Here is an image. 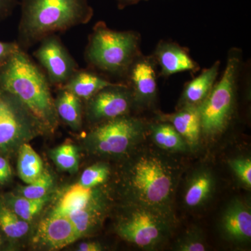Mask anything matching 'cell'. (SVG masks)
I'll use <instances>...</instances> for the list:
<instances>
[{
    "label": "cell",
    "mask_w": 251,
    "mask_h": 251,
    "mask_svg": "<svg viewBox=\"0 0 251 251\" xmlns=\"http://www.w3.org/2000/svg\"><path fill=\"white\" fill-rule=\"evenodd\" d=\"M0 88L16 97L36 117L44 131L58 125L54 98L45 73L20 49L0 68Z\"/></svg>",
    "instance_id": "obj_2"
},
{
    "label": "cell",
    "mask_w": 251,
    "mask_h": 251,
    "mask_svg": "<svg viewBox=\"0 0 251 251\" xmlns=\"http://www.w3.org/2000/svg\"><path fill=\"white\" fill-rule=\"evenodd\" d=\"M156 64L152 55L140 53L132 63L125 77L133 94V103L148 107L157 95Z\"/></svg>",
    "instance_id": "obj_11"
},
{
    "label": "cell",
    "mask_w": 251,
    "mask_h": 251,
    "mask_svg": "<svg viewBox=\"0 0 251 251\" xmlns=\"http://www.w3.org/2000/svg\"><path fill=\"white\" fill-rule=\"evenodd\" d=\"M18 171L21 179L30 184L44 171V164L40 156L27 143L18 149Z\"/></svg>",
    "instance_id": "obj_20"
},
{
    "label": "cell",
    "mask_w": 251,
    "mask_h": 251,
    "mask_svg": "<svg viewBox=\"0 0 251 251\" xmlns=\"http://www.w3.org/2000/svg\"><path fill=\"white\" fill-rule=\"evenodd\" d=\"M18 0H0V22L7 19L19 6Z\"/></svg>",
    "instance_id": "obj_32"
},
{
    "label": "cell",
    "mask_w": 251,
    "mask_h": 251,
    "mask_svg": "<svg viewBox=\"0 0 251 251\" xmlns=\"http://www.w3.org/2000/svg\"><path fill=\"white\" fill-rule=\"evenodd\" d=\"M48 201L47 196L39 199L11 196L8 199L7 206L20 218L29 222L40 212Z\"/></svg>",
    "instance_id": "obj_23"
},
{
    "label": "cell",
    "mask_w": 251,
    "mask_h": 251,
    "mask_svg": "<svg viewBox=\"0 0 251 251\" xmlns=\"http://www.w3.org/2000/svg\"><path fill=\"white\" fill-rule=\"evenodd\" d=\"M214 179L209 172L202 171L193 176L185 193L186 205L196 207L203 204L212 192Z\"/></svg>",
    "instance_id": "obj_22"
},
{
    "label": "cell",
    "mask_w": 251,
    "mask_h": 251,
    "mask_svg": "<svg viewBox=\"0 0 251 251\" xmlns=\"http://www.w3.org/2000/svg\"><path fill=\"white\" fill-rule=\"evenodd\" d=\"M168 229L164 211L138 204L120 221L117 232L138 247L150 249L165 239Z\"/></svg>",
    "instance_id": "obj_8"
},
{
    "label": "cell",
    "mask_w": 251,
    "mask_h": 251,
    "mask_svg": "<svg viewBox=\"0 0 251 251\" xmlns=\"http://www.w3.org/2000/svg\"><path fill=\"white\" fill-rule=\"evenodd\" d=\"M21 49L15 41H0V68L3 67L13 54Z\"/></svg>",
    "instance_id": "obj_31"
},
{
    "label": "cell",
    "mask_w": 251,
    "mask_h": 251,
    "mask_svg": "<svg viewBox=\"0 0 251 251\" xmlns=\"http://www.w3.org/2000/svg\"><path fill=\"white\" fill-rule=\"evenodd\" d=\"M117 8L119 9H124L128 6H133L140 3V1H148V0H115Z\"/></svg>",
    "instance_id": "obj_35"
},
{
    "label": "cell",
    "mask_w": 251,
    "mask_h": 251,
    "mask_svg": "<svg viewBox=\"0 0 251 251\" xmlns=\"http://www.w3.org/2000/svg\"><path fill=\"white\" fill-rule=\"evenodd\" d=\"M93 198L92 188H86L77 183L73 185L64 193L52 214L68 216L82 209Z\"/></svg>",
    "instance_id": "obj_19"
},
{
    "label": "cell",
    "mask_w": 251,
    "mask_h": 251,
    "mask_svg": "<svg viewBox=\"0 0 251 251\" xmlns=\"http://www.w3.org/2000/svg\"><path fill=\"white\" fill-rule=\"evenodd\" d=\"M160 120L173 126L188 146L195 148L199 143L201 133L200 105H184L173 114H160Z\"/></svg>",
    "instance_id": "obj_14"
},
{
    "label": "cell",
    "mask_w": 251,
    "mask_h": 251,
    "mask_svg": "<svg viewBox=\"0 0 251 251\" xmlns=\"http://www.w3.org/2000/svg\"><path fill=\"white\" fill-rule=\"evenodd\" d=\"M223 227L231 239L239 242L249 241L251 237L250 209L240 201H234L225 213Z\"/></svg>",
    "instance_id": "obj_17"
},
{
    "label": "cell",
    "mask_w": 251,
    "mask_h": 251,
    "mask_svg": "<svg viewBox=\"0 0 251 251\" xmlns=\"http://www.w3.org/2000/svg\"><path fill=\"white\" fill-rule=\"evenodd\" d=\"M0 227L8 237L18 239L27 233L29 224L7 206L0 204Z\"/></svg>",
    "instance_id": "obj_24"
},
{
    "label": "cell",
    "mask_w": 251,
    "mask_h": 251,
    "mask_svg": "<svg viewBox=\"0 0 251 251\" xmlns=\"http://www.w3.org/2000/svg\"><path fill=\"white\" fill-rule=\"evenodd\" d=\"M145 126L140 119L125 115L99 124L91 130L86 141L94 152L123 154L141 139Z\"/></svg>",
    "instance_id": "obj_7"
},
{
    "label": "cell",
    "mask_w": 251,
    "mask_h": 251,
    "mask_svg": "<svg viewBox=\"0 0 251 251\" xmlns=\"http://www.w3.org/2000/svg\"><path fill=\"white\" fill-rule=\"evenodd\" d=\"M16 42L23 50L46 36L90 22L94 9L88 0H21Z\"/></svg>",
    "instance_id": "obj_1"
},
{
    "label": "cell",
    "mask_w": 251,
    "mask_h": 251,
    "mask_svg": "<svg viewBox=\"0 0 251 251\" xmlns=\"http://www.w3.org/2000/svg\"><path fill=\"white\" fill-rule=\"evenodd\" d=\"M134 105L133 94L126 84L114 83L105 87L86 101L89 122L99 124L128 115Z\"/></svg>",
    "instance_id": "obj_10"
},
{
    "label": "cell",
    "mask_w": 251,
    "mask_h": 251,
    "mask_svg": "<svg viewBox=\"0 0 251 251\" xmlns=\"http://www.w3.org/2000/svg\"><path fill=\"white\" fill-rule=\"evenodd\" d=\"M0 243H1V242H0Z\"/></svg>",
    "instance_id": "obj_36"
},
{
    "label": "cell",
    "mask_w": 251,
    "mask_h": 251,
    "mask_svg": "<svg viewBox=\"0 0 251 251\" xmlns=\"http://www.w3.org/2000/svg\"><path fill=\"white\" fill-rule=\"evenodd\" d=\"M114 83L95 71L78 69L59 88L65 89L82 101H87L100 90Z\"/></svg>",
    "instance_id": "obj_15"
},
{
    "label": "cell",
    "mask_w": 251,
    "mask_h": 251,
    "mask_svg": "<svg viewBox=\"0 0 251 251\" xmlns=\"http://www.w3.org/2000/svg\"><path fill=\"white\" fill-rule=\"evenodd\" d=\"M177 250L181 251H206L205 244L198 232L186 234L185 237L178 243Z\"/></svg>",
    "instance_id": "obj_30"
},
{
    "label": "cell",
    "mask_w": 251,
    "mask_h": 251,
    "mask_svg": "<svg viewBox=\"0 0 251 251\" xmlns=\"http://www.w3.org/2000/svg\"><path fill=\"white\" fill-rule=\"evenodd\" d=\"M11 174L12 172L9 161L4 157L0 156V184L9 181Z\"/></svg>",
    "instance_id": "obj_33"
},
{
    "label": "cell",
    "mask_w": 251,
    "mask_h": 251,
    "mask_svg": "<svg viewBox=\"0 0 251 251\" xmlns=\"http://www.w3.org/2000/svg\"><path fill=\"white\" fill-rule=\"evenodd\" d=\"M150 130L151 138L159 148L170 151H186L187 143L168 122L151 124Z\"/></svg>",
    "instance_id": "obj_21"
},
{
    "label": "cell",
    "mask_w": 251,
    "mask_h": 251,
    "mask_svg": "<svg viewBox=\"0 0 251 251\" xmlns=\"http://www.w3.org/2000/svg\"><path fill=\"white\" fill-rule=\"evenodd\" d=\"M38 44L33 56L44 69L50 85L62 87L79 69L76 61L57 34L46 36Z\"/></svg>",
    "instance_id": "obj_9"
},
{
    "label": "cell",
    "mask_w": 251,
    "mask_h": 251,
    "mask_svg": "<svg viewBox=\"0 0 251 251\" xmlns=\"http://www.w3.org/2000/svg\"><path fill=\"white\" fill-rule=\"evenodd\" d=\"M44 131L40 122L14 95L0 88V151L18 150Z\"/></svg>",
    "instance_id": "obj_6"
},
{
    "label": "cell",
    "mask_w": 251,
    "mask_h": 251,
    "mask_svg": "<svg viewBox=\"0 0 251 251\" xmlns=\"http://www.w3.org/2000/svg\"><path fill=\"white\" fill-rule=\"evenodd\" d=\"M220 61H216L211 67L202 73L185 86L181 95L180 105H201L207 98L216 84L219 75Z\"/></svg>",
    "instance_id": "obj_16"
},
{
    "label": "cell",
    "mask_w": 251,
    "mask_h": 251,
    "mask_svg": "<svg viewBox=\"0 0 251 251\" xmlns=\"http://www.w3.org/2000/svg\"><path fill=\"white\" fill-rule=\"evenodd\" d=\"M78 239L75 227L67 216L52 214L41 221L34 240L50 250H59Z\"/></svg>",
    "instance_id": "obj_13"
},
{
    "label": "cell",
    "mask_w": 251,
    "mask_h": 251,
    "mask_svg": "<svg viewBox=\"0 0 251 251\" xmlns=\"http://www.w3.org/2000/svg\"><path fill=\"white\" fill-rule=\"evenodd\" d=\"M94 204L92 199L85 207L67 216L74 225L78 238L90 232L91 229L97 224L98 221V209Z\"/></svg>",
    "instance_id": "obj_25"
},
{
    "label": "cell",
    "mask_w": 251,
    "mask_h": 251,
    "mask_svg": "<svg viewBox=\"0 0 251 251\" xmlns=\"http://www.w3.org/2000/svg\"><path fill=\"white\" fill-rule=\"evenodd\" d=\"M229 166L239 179L248 187L251 186V161L250 158H234L229 161Z\"/></svg>",
    "instance_id": "obj_29"
},
{
    "label": "cell",
    "mask_w": 251,
    "mask_h": 251,
    "mask_svg": "<svg viewBox=\"0 0 251 251\" xmlns=\"http://www.w3.org/2000/svg\"><path fill=\"white\" fill-rule=\"evenodd\" d=\"M242 51H229L222 77L201 105V133L212 136L227 126L233 112L237 81L242 65Z\"/></svg>",
    "instance_id": "obj_5"
},
{
    "label": "cell",
    "mask_w": 251,
    "mask_h": 251,
    "mask_svg": "<svg viewBox=\"0 0 251 251\" xmlns=\"http://www.w3.org/2000/svg\"><path fill=\"white\" fill-rule=\"evenodd\" d=\"M53 184L52 175L49 171H44L34 181L23 188L22 196L31 199H39L45 197Z\"/></svg>",
    "instance_id": "obj_27"
},
{
    "label": "cell",
    "mask_w": 251,
    "mask_h": 251,
    "mask_svg": "<svg viewBox=\"0 0 251 251\" xmlns=\"http://www.w3.org/2000/svg\"><path fill=\"white\" fill-rule=\"evenodd\" d=\"M110 175V170L104 163H97L87 168L81 175L79 184L92 188L103 184Z\"/></svg>",
    "instance_id": "obj_28"
},
{
    "label": "cell",
    "mask_w": 251,
    "mask_h": 251,
    "mask_svg": "<svg viewBox=\"0 0 251 251\" xmlns=\"http://www.w3.org/2000/svg\"><path fill=\"white\" fill-rule=\"evenodd\" d=\"M175 181L171 165L154 153H142L128 172V186L138 204L160 210L171 201Z\"/></svg>",
    "instance_id": "obj_4"
},
{
    "label": "cell",
    "mask_w": 251,
    "mask_h": 251,
    "mask_svg": "<svg viewBox=\"0 0 251 251\" xmlns=\"http://www.w3.org/2000/svg\"><path fill=\"white\" fill-rule=\"evenodd\" d=\"M77 251H102V247L99 243L97 242H83L79 245Z\"/></svg>",
    "instance_id": "obj_34"
},
{
    "label": "cell",
    "mask_w": 251,
    "mask_h": 251,
    "mask_svg": "<svg viewBox=\"0 0 251 251\" xmlns=\"http://www.w3.org/2000/svg\"><path fill=\"white\" fill-rule=\"evenodd\" d=\"M151 55L161 69L160 76L163 77L200 70L199 64L191 57L187 49L173 41H159Z\"/></svg>",
    "instance_id": "obj_12"
},
{
    "label": "cell",
    "mask_w": 251,
    "mask_h": 251,
    "mask_svg": "<svg viewBox=\"0 0 251 251\" xmlns=\"http://www.w3.org/2000/svg\"><path fill=\"white\" fill-rule=\"evenodd\" d=\"M51 157L56 166L62 171L75 173L79 166L77 149L72 144H64L52 150Z\"/></svg>",
    "instance_id": "obj_26"
},
{
    "label": "cell",
    "mask_w": 251,
    "mask_h": 251,
    "mask_svg": "<svg viewBox=\"0 0 251 251\" xmlns=\"http://www.w3.org/2000/svg\"><path fill=\"white\" fill-rule=\"evenodd\" d=\"M54 108L58 119L74 130L80 129L83 120L82 100L65 89L59 88L54 99Z\"/></svg>",
    "instance_id": "obj_18"
},
{
    "label": "cell",
    "mask_w": 251,
    "mask_h": 251,
    "mask_svg": "<svg viewBox=\"0 0 251 251\" xmlns=\"http://www.w3.org/2000/svg\"><path fill=\"white\" fill-rule=\"evenodd\" d=\"M140 35L135 31H117L103 21L94 25L88 37L85 59L94 70L125 78L140 53Z\"/></svg>",
    "instance_id": "obj_3"
}]
</instances>
